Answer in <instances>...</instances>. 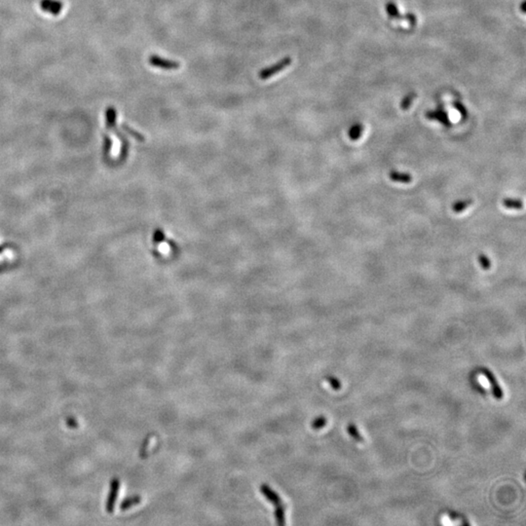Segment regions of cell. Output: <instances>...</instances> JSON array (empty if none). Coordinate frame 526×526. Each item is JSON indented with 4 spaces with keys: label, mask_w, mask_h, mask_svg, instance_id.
<instances>
[{
    "label": "cell",
    "mask_w": 526,
    "mask_h": 526,
    "mask_svg": "<svg viewBox=\"0 0 526 526\" xmlns=\"http://www.w3.org/2000/svg\"><path fill=\"white\" fill-rule=\"evenodd\" d=\"M386 10H387V13L388 15L391 17V18H394V19H407L409 21H410L411 23H415L416 21V19L414 17V15L412 14H409V15H407V16H402L397 8V6L395 5V3H392V2H389L387 5H386Z\"/></svg>",
    "instance_id": "cell-7"
},
{
    "label": "cell",
    "mask_w": 526,
    "mask_h": 526,
    "mask_svg": "<svg viewBox=\"0 0 526 526\" xmlns=\"http://www.w3.org/2000/svg\"><path fill=\"white\" fill-rule=\"evenodd\" d=\"M112 146V141L108 136H104V151L108 152Z\"/></svg>",
    "instance_id": "cell-24"
},
{
    "label": "cell",
    "mask_w": 526,
    "mask_h": 526,
    "mask_svg": "<svg viewBox=\"0 0 526 526\" xmlns=\"http://www.w3.org/2000/svg\"><path fill=\"white\" fill-rule=\"evenodd\" d=\"M148 62L150 65L154 67L165 69V70H173V69H177L180 67V63L178 61L168 59L157 55L149 56Z\"/></svg>",
    "instance_id": "cell-2"
},
{
    "label": "cell",
    "mask_w": 526,
    "mask_h": 526,
    "mask_svg": "<svg viewBox=\"0 0 526 526\" xmlns=\"http://www.w3.org/2000/svg\"><path fill=\"white\" fill-rule=\"evenodd\" d=\"M39 6L42 11H44L45 13H49L53 16L59 15L63 8L62 2L58 0H41Z\"/></svg>",
    "instance_id": "cell-5"
},
{
    "label": "cell",
    "mask_w": 526,
    "mask_h": 526,
    "mask_svg": "<svg viewBox=\"0 0 526 526\" xmlns=\"http://www.w3.org/2000/svg\"><path fill=\"white\" fill-rule=\"evenodd\" d=\"M474 204V200L473 199H463V200H459V201H456L452 204V211L456 214H459V213H462L464 212L466 209H468L471 205Z\"/></svg>",
    "instance_id": "cell-11"
},
{
    "label": "cell",
    "mask_w": 526,
    "mask_h": 526,
    "mask_svg": "<svg viewBox=\"0 0 526 526\" xmlns=\"http://www.w3.org/2000/svg\"><path fill=\"white\" fill-rule=\"evenodd\" d=\"M140 501H141V497H140V496H137V495L132 496V497H130V498L125 499V500L121 503L120 509H121L122 511H126V510L132 508L133 506L139 504Z\"/></svg>",
    "instance_id": "cell-15"
},
{
    "label": "cell",
    "mask_w": 526,
    "mask_h": 526,
    "mask_svg": "<svg viewBox=\"0 0 526 526\" xmlns=\"http://www.w3.org/2000/svg\"><path fill=\"white\" fill-rule=\"evenodd\" d=\"M525 7H526V2H523V5H522V11H523V13H526Z\"/></svg>",
    "instance_id": "cell-26"
},
{
    "label": "cell",
    "mask_w": 526,
    "mask_h": 526,
    "mask_svg": "<svg viewBox=\"0 0 526 526\" xmlns=\"http://www.w3.org/2000/svg\"><path fill=\"white\" fill-rule=\"evenodd\" d=\"M389 177L394 182H400V183H409L412 181V175L409 173L399 172L392 170L389 173Z\"/></svg>",
    "instance_id": "cell-9"
},
{
    "label": "cell",
    "mask_w": 526,
    "mask_h": 526,
    "mask_svg": "<svg viewBox=\"0 0 526 526\" xmlns=\"http://www.w3.org/2000/svg\"><path fill=\"white\" fill-rule=\"evenodd\" d=\"M414 99V95H409L407 96L403 101L401 102V107L404 109V110H407L410 107L411 103H412V100Z\"/></svg>",
    "instance_id": "cell-21"
},
{
    "label": "cell",
    "mask_w": 526,
    "mask_h": 526,
    "mask_svg": "<svg viewBox=\"0 0 526 526\" xmlns=\"http://www.w3.org/2000/svg\"><path fill=\"white\" fill-rule=\"evenodd\" d=\"M260 491H261V493L264 495V497H265L269 502H271L275 507L283 505V502H282V499L280 498V496H279L274 490H272L268 486L262 485V486L260 487Z\"/></svg>",
    "instance_id": "cell-6"
},
{
    "label": "cell",
    "mask_w": 526,
    "mask_h": 526,
    "mask_svg": "<svg viewBox=\"0 0 526 526\" xmlns=\"http://www.w3.org/2000/svg\"><path fill=\"white\" fill-rule=\"evenodd\" d=\"M149 437H150V436H148V437L145 439V441H144V443H143V445L141 446V448H140V450H139V456H140L141 458H143L144 455H145V452H146V449H147V446H148V444H149Z\"/></svg>",
    "instance_id": "cell-23"
},
{
    "label": "cell",
    "mask_w": 526,
    "mask_h": 526,
    "mask_svg": "<svg viewBox=\"0 0 526 526\" xmlns=\"http://www.w3.org/2000/svg\"><path fill=\"white\" fill-rule=\"evenodd\" d=\"M327 418L325 416H320L318 418H316L315 420L312 421L311 423V427L313 430H320L322 428H324L326 425H327Z\"/></svg>",
    "instance_id": "cell-17"
},
{
    "label": "cell",
    "mask_w": 526,
    "mask_h": 526,
    "mask_svg": "<svg viewBox=\"0 0 526 526\" xmlns=\"http://www.w3.org/2000/svg\"><path fill=\"white\" fill-rule=\"evenodd\" d=\"M119 489H120V481L118 479L112 480L111 483H110V491H109V495L107 497L106 506H105V509H106L107 513H109V514L114 512L115 503H116L117 497H118Z\"/></svg>",
    "instance_id": "cell-3"
},
{
    "label": "cell",
    "mask_w": 526,
    "mask_h": 526,
    "mask_svg": "<svg viewBox=\"0 0 526 526\" xmlns=\"http://www.w3.org/2000/svg\"><path fill=\"white\" fill-rule=\"evenodd\" d=\"M454 107H455L462 115H465V116L467 115V111H466L464 105H462L461 103H459V102H454Z\"/></svg>",
    "instance_id": "cell-25"
},
{
    "label": "cell",
    "mask_w": 526,
    "mask_h": 526,
    "mask_svg": "<svg viewBox=\"0 0 526 526\" xmlns=\"http://www.w3.org/2000/svg\"><path fill=\"white\" fill-rule=\"evenodd\" d=\"M426 117L428 119H430V120H437V121H439L440 123H442L443 125H445L447 127H449L451 125L448 113L446 111H444V110H441V109H438V110H435V111H428L426 113Z\"/></svg>",
    "instance_id": "cell-8"
},
{
    "label": "cell",
    "mask_w": 526,
    "mask_h": 526,
    "mask_svg": "<svg viewBox=\"0 0 526 526\" xmlns=\"http://www.w3.org/2000/svg\"><path fill=\"white\" fill-rule=\"evenodd\" d=\"M347 430H348L349 435H350L355 441H357V442H359V443H364V442H365V438L360 434V432H359L358 428L356 427V425H354V424H349Z\"/></svg>",
    "instance_id": "cell-16"
},
{
    "label": "cell",
    "mask_w": 526,
    "mask_h": 526,
    "mask_svg": "<svg viewBox=\"0 0 526 526\" xmlns=\"http://www.w3.org/2000/svg\"><path fill=\"white\" fill-rule=\"evenodd\" d=\"M327 381L329 382L330 386H331L333 390L337 391V390H340V389H341V382H340L337 378H335V377H333V376H328V377H327Z\"/></svg>",
    "instance_id": "cell-20"
},
{
    "label": "cell",
    "mask_w": 526,
    "mask_h": 526,
    "mask_svg": "<svg viewBox=\"0 0 526 526\" xmlns=\"http://www.w3.org/2000/svg\"><path fill=\"white\" fill-rule=\"evenodd\" d=\"M292 59L291 57H285L281 60H279L278 62L261 69L258 72L259 79L267 80V79L271 78L272 76L276 75L277 73H279L282 70H284L285 68H287L292 63Z\"/></svg>",
    "instance_id": "cell-1"
},
{
    "label": "cell",
    "mask_w": 526,
    "mask_h": 526,
    "mask_svg": "<svg viewBox=\"0 0 526 526\" xmlns=\"http://www.w3.org/2000/svg\"><path fill=\"white\" fill-rule=\"evenodd\" d=\"M65 422H66L67 427H69V428H71V429H76V428H78V423H77L76 419L73 418V417H71V416L67 417V418L65 419Z\"/></svg>",
    "instance_id": "cell-22"
},
{
    "label": "cell",
    "mask_w": 526,
    "mask_h": 526,
    "mask_svg": "<svg viewBox=\"0 0 526 526\" xmlns=\"http://www.w3.org/2000/svg\"><path fill=\"white\" fill-rule=\"evenodd\" d=\"M122 128H123L124 131H126L128 134H130L133 137H135V138H136V139H138V140H143V139H144V137H143L139 133L136 132L135 130H133V129H132L131 127H129L128 125L123 124V125H122Z\"/></svg>",
    "instance_id": "cell-19"
},
{
    "label": "cell",
    "mask_w": 526,
    "mask_h": 526,
    "mask_svg": "<svg viewBox=\"0 0 526 526\" xmlns=\"http://www.w3.org/2000/svg\"><path fill=\"white\" fill-rule=\"evenodd\" d=\"M478 260H479V263H480V265L482 266V268H483L484 270H488V269H490V267H491V260H490V258H489L487 255L482 253V254L479 255Z\"/></svg>",
    "instance_id": "cell-18"
},
{
    "label": "cell",
    "mask_w": 526,
    "mask_h": 526,
    "mask_svg": "<svg viewBox=\"0 0 526 526\" xmlns=\"http://www.w3.org/2000/svg\"><path fill=\"white\" fill-rule=\"evenodd\" d=\"M105 119H106V127L108 130H113L116 126V119H117V111L114 107L109 106L105 110Z\"/></svg>",
    "instance_id": "cell-10"
},
{
    "label": "cell",
    "mask_w": 526,
    "mask_h": 526,
    "mask_svg": "<svg viewBox=\"0 0 526 526\" xmlns=\"http://www.w3.org/2000/svg\"><path fill=\"white\" fill-rule=\"evenodd\" d=\"M363 132H364V126L360 123H357L350 128L349 133H348L349 138L351 140H358L361 137Z\"/></svg>",
    "instance_id": "cell-14"
},
{
    "label": "cell",
    "mask_w": 526,
    "mask_h": 526,
    "mask_svg": "<svg viewBox=\"0 0 526 526\" xmlns=\"http://www.w3.org/2000/svg\"><path fill=\"white\" fill-rule=\"evenodd\" d=\"M274 516H275V520H276L277 525L284 526L286 524V506H284V504H283L281 506L275 507Z\"/></svg>",
    "instance_id": "cell-13"
},
{
    "label": "cell",
    "mask_w": 526,
    "mask_h": 526,
    "mask_svg": "<svg viewBox=\"0 0 526 526\" xmlns=\"http://www.w3.org/2000/svg\"><path fill=\"white\" fill-rule=\"evenodd\" d=\"M482 373L485 375V377L490 383L494 398H496L497 400H502L503 397H504V392H503L501 386L499 385L496 377L494 376V374L487 369H482Z\"/></svg>",
    "instance_id": "cell-4"
},
{
    "label": "cell",
    "mask_w": 526,
    "mask_h": 526,
    "mask_svg": "<svg viewBox=\"0 0 526 526\" xmlns=\"http://www.w3.org/2000/svg\"><path fill=\"white\" fill-rule=\"evenodd\" d=\"M503 205L506 209L511 210H522L524 208V202L517 198H505L503 200Z\"/></svg>",
    "instance_id": "cell-12"
}]
</instances>
